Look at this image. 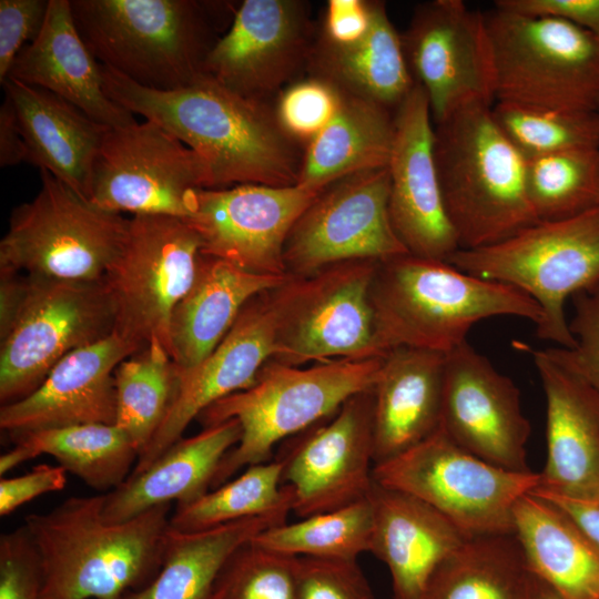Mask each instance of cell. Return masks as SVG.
Segmentation results:
<instances>
[{"mask_svg": "<svg viewBox=\"0 0 599 599\" xmlns=\"http://www.w3.org/2000/svg\"><path fill=\"white\" fill-rule=\"evenodd\" d=\"M370 551L389 570L394 599H420L438 566L467 538L425 501L375 480Z\"/></svg>", "mask_w": 599, "mask_h": 599, "instance_id": "d4e9b609", "label": "cell"}, {"mask_svg": "<svg viewBox=\"0 0 599 599\" xmlns=\"http://www.w3.org/2000/svg\"><path fill=\"white\" fill-rule=\"evenodd\" d=\"M8 79L45 89L108 128L138 122L105 93L101 63L75 28L70 0H50L40 34L19 53Z\"/></svg>", "mask_w": 599, "mask_h": 599, "instance_id": "484cf974", "label": "cell"}, {"mask_svg": "<svg viewBox=\"0 0 599 599\" xmlns=\"http://www.w3.org/2000/svg\"><path fill=\"white\" fill-rule=\"evenodd\" d=\"M67 485L61 466L37 465L26 475L0 480V516H8L26 502L47 493L60 491Z\"/></svg>", "mask_w": 599, "mask_h": 599, "instance_id": "c3c4849f", "label": "cell"}, {"mask_svg": "<svg viewBox=\"0 0 599 599\" xmlns=\"http://www.w3.org/2000/svg\"><path fill=\"white\" fill-rule=\"evenodd\" d=\"M596 110L599 112V99H598V102H597V108Z\"/></svg>", "mask_w": 599, "mask_h": 599, "instance_id": "9f6ffc18", "label": "cell"}, {"mask_svg": "<svg viewBox=\"0 0 599 599\" xmlns=\"http://www.w3.org/2000/svg\"><path fill=\"white\" fill-rule=\"evenodd\" d=\"M532 494L558 506L599 544V496L591 498H571L549 494Z\"/></svg>", "mask_w": 599, "mask_h": 599, "instance_id": "db71d44e", "label": "cell"}, {"mask_svg": "<svg viewBox=\"0 0 599 599\" xmlns=\"http://www.w3.org/2000/svg\"><path fill=\"white\" fill-rule=\"evenodd\" d=\"M114 384L115 425L125 433L140 456L172 405L177 387V367L165 346L158 339H151L119 364Z\"/></svg>", "mask_w": 599, "mask_h": 599, "instance_id": "8d00e7d4", "label": "cell"}, {"mask_svg": "<svg viewBox=\"0 0 599 599\" xmlns=\"http://www.w3.org/2000/svg\"><path fill=\"white\" fill-rule=\"evenodd\" d=\"M241 435L238 420L231 418L180 438L146 469L104 494L103 519L123 522L156 506L185 505L202 497L211 490L222 459Z\"/></svg>", "mask_w": 599, "mask_h": 599, "instance_id": "83f0119b", "label": "cell"}, {"mask_svg": "<svg viewBox=\"0 0 599 599\" xmlns=\"http://www.w3.org/2000/svg\"><path fill=\"white\" fill-rule=\"evenodd\" d=\"M441 432L478 458L512 471H529L531 426L515 383L466 341L445 354Z\"/></svg>", "mask_w": 599, "mask_h": 599, "instance_id": "ffe728a7", "label": "cell"}, {"mask_svg": "<svg viewBox=\"0 0 599 599\" xmlns=\"http://www.w3.org/2000/svg\"><path fill=\"white\" fill-rule=\"evenodd\" d=\"M316 39L302 0H245L211 50L204 73L245 98L272 103L307 69Z\"/></svg>", "mask_w": 599, "mask_h": 599, "instance_id": "ac0fdd59", "label": "cell"}, {"mask_svg": "<svg viewBox=\"0 0 599 599\" xmlns=\"http://www.w3.org/2000/svg\"><path fill=\"white\" fill-rule=\"evenodd\" d=\"M546 395L547 457L531 493L599 496V397L570 349L531 351Z\"/></svg>", "mask_w": 599, "mask_h": 599, "instance_id": "603a6c76", "label": "cell"}, {"mask_svg": "<svg viewBox=\"0 0 599 599\" xmlns=\"http://www.w3.org/2000/svg\"><path fill=\"white\" fill-rule=\"evenodd\" d=\"M394 135L390 110L339 91L333 118L304 148L297 185L325 190L348 175L387 167Z\"/></svg>", "mask_w": 599, "mask_h": 599, "instance_id": "d6a6232c", "label": "cell"}, {"mask_svg": "<svg viewBox=\"0 0 599 599\" xmlns=\"http://www.w3.org/2000/svg\"><path fill=\"white\" fill-rule=\"evenodd\" d=\"M41 187L11 212L0 271L101 281L125 238L129 219L102 210L45 170Z\"/></svg>", "mask_w": 599, "mask_h": 599, "instance_id": "9c48e42d", "label": "cell"}, {"mask_svg": "<svg viewBox=\"0 0 599 599\" xmlns=\"http://www.w3.org/2000/svg\"><path fill=\"white\" fill-rule=\"evenodd\" d=\"M284 283L252 297L203 362L190 369L177 368V387L169 413L131 475L146 469L182 438L189 424L205 408L254 383L274 354Z\"/></svg>", "mask_w": 599, "mask_h": 599, "instance_id": "44dd1931", "label": "cell"}, {"mask_svg": "<svg viewBox=\"0 0 599 599\" xmlns=\"http://www.w3.org/2000/svg\"><path fill=\"white\" fill-rule=\"evenodd\" d=\"M139 347L120 335L75 349L58 362L27 397L0 408L10 438L82 424H115L114 372Z\"/></svg>", "mask_w": 599, "mask_h": 599, "instance_id": "cb8c5ba5", "label": "cell"}, {"mask_svg": "<svg viewBox=\"0 0 599 599\" xmlns=\"http://www.w3.org/2000/svg\"><path fill=\"white\" fill-rule=\"evenodd\" d=\"M445 354L397 347L384 358L374 392V465L433 435L440 425Z\"/></svg>", "mask_w": 599, "mask_h": 599, "instance_id": "4316f807", "label": "cell"}, {"mask_svg": "<svg viewBox=\"0 0 599 599\" xmlns=\"http://www.w3.org/2000/svg\"><path fill=\"white\" fill-rule=\"evenodd\" d=\"M27 274L0 271V341L12 328L26 300Z\"/></svg>", "mask_w": 599, "mask_h": 599, "instance_id": "f5cc1de1", "label": "cell"}, {"mask_svg": "<svg viewBox=\"0 0 599 599\" xmlns=\"http://www.w3.org/2000/svg\"><path fill=\"white\" fill-rule=\"evenodd\" d=\"M323 191L260 184L202 189L191 216L184 220L199 235L202 254L256 274L288 275L287 236Z\"/></svg>", "mask_w": 599, "mask_h": 599, "instance_id": "d6986e66", "label": "cell"}, {"mask_svg": "<svg viewBox=\"0 0 599 599\" xmlns=\"http://www.w3.org/2000/svg\"><path fill=\"white\" fill-rule=\"evenodd\" d=\"M529 571L564 599H599V544L568 514L532 494L514 508Z\"/></svg>", "mask_w": 599, "mask_h": 599, "instance_id": "4dcf8cb0", "label": "cell"}, {"mask_svg": "<svg viewBox=\"0 0 599 599\" xmlns=\"http://www.w3.org/2000/svg\"><path fill=\"white\" fill-rule=\"evenodd\" d=\"M526 190L539 222L570 219L599 206V148L526 160Z\"/></svg>", "mask_w": 599, "mask_h": 599, "instance_id": "ab89813d", "label": "cell"}, {"mask_svg": "<svg viewBox=\"0 0 599 599\" xmlns=\"http://www.w3.org/2000/svg\"><path fill=\"white\" fill-rule=\"evenodd\" d=\"M296 559L250 541L223 566L214 599H296Z\"/></svg>", "mask_w": 599, "mask_h": 599, "instance_id": "b9f144b4", "label": "cell"}, {"mask_svg": "<svg viewBox=\"0 0 599 599\" xmlns=\"http://www.w3.org/2000/svg\"><path fill=\"white\" fill-rule=\"evenodd\" d=\"M374 527L372 504L366 497L332 511L270 527L252 544L293 557L356 561L370 551Z\"/></svg>", "mask_w": 599, "mask_h": 599, "instance_id": "f35d334b", "label": "cell"}, {"mask_svg": "<svg viewBox=\"0 0 599 599\" xmlns=\"http://www.w3.org/2000/svg\"><path fill=\"white\" fill-rule=\"evenodd\" d=\"M283 465L268 460L251 465L237 477L185 505H176L170 527L195 532L222 525L293 509L294 494L282 483Z\"/></svg>", "mask_w": 599, "mask_h": 599, "instance_id": "74e56055", "label": "cell"}, {"mask_svg": "<svg viewBox=\"0 0 599 599\" xmlns=\"http://www.w3.org/2000/svg\"><path fill=\"white\" fill-rule=\"evenodd\" d=\"M496 8L575 24L599 39V0H498Z\"/></svg>", "mask_w": 599, "mask_h": 599, "instance_id": "f907efd6", "label": "cell"}, {"mask_svg": "<svg viewBox=\"0 0 599 599\" xmlns=\"http://www.w3.org/2000/svg\"><path fill=\"white\" fill-rule=\"evenodd\" d=\"M372 21V0H329L323 14L322 40L345 45L363 38Z\"/></svg>", "mask_w": 599, "mask_h": 599, "instance_id": "681fc988", "label": "cell"}, {"mask_svg": "<svg viewBox=\"0 0 599 599\" xmlns=\"http://www.w3.org/2000/svg\"><path fill=\"white\" fill-rule=\"evenodd\" d=\"M28 160V148L10 98L4 94L0 108V165H18Z\"/></svg>", "mask_w": 599, "mask_h": 599, "instance_id": "816d5d0a", "label": "cell"}, {"mask_svg": "<svg viewBox=\"0 0 599 599\" xmlns=\"http://www.w3.org/2000/svg\"><path fill=\"white\" fill-rule=\"evenodd\" d=\"M293 489L300 518L348 506L368 496L374 467L373 388L298 433L276 458Z\"/></svg>", "mask_w": 599, "mask_h": 599, "instance_id": "e0dca14e", "label": "cell"}, {"mask_svg": "<svg viewBox=\"0 0 599 599\" xmlns=\"http://www.w3.org/2000/svg\"><path fill=\"white\" fill-rule=\"evenodd\" d=\"M211 189L206 162L158 123L109 129L97 153L87 200L114 213L191 216Z\"/></svg>", "mask_w": 599, "mask_h": 599, "instance_id": "5bb4252c", "label": "cell"}, {"mask_svg": "<svg viewBox=\"0 0 599 599\" xmlns=\"http://www.w3.org/2000/svg\"><path fill=\"white\" fill-rule=\"evenodd\" d=\"M14 447L0 457V475L48 454L59 466L98 491L121 486L138 461V451L115 424H82L12 437Z\"/></svg>", "mask_w": 599, "mask_h": 599, "instance_id": "e575fe53", "label": "cell"}, {"mask_svg": "<svg viewBox=\"0 0 599 599\" xmlns=\"http://www.w3.org/2000/svg\"><path fill=\"white\" fill-rule=\"evenodd\" d=\"M434 153L459 248L488 246L539 222L527 195L526 159L491 105L467 103L436 123Z\"/></svg>", "mask_w": 599, "mask_h": 599, "instance_id": "5b68a950", "label": "cell"}, {"mask_svg": "<svg viewBox=\"0 0 599 599\" xmlns=\"http://www.w3.org/2000/svg\"><path fill=\"white\" fill-rule=\"evenodd\" d=\"M520 599H564L532 573Z\"/></svg>", "mask_w": 599, "mask_h": 599, "instance_id": "11a10c76", "label": "cell"}, {"mask_svg": "<svg viewBox=\"0 0 599 599\" xmlns=\"http://www.w3.org/2000/svg\"><path fill=\"white\" fill-rule=\"evenodd\" d=\"M394 121L387 165L393 227L409 254L447 261L459 244L443 201L429 102L418 83L396 109Z\"/></svg>", "mask_w": 599, "mask_h": 599, "instance_id": "7402d4cb", "label": "cell"}, {"mask_svg": "<svg viewBox=\"0 0 599 599\" xmlns=\"http://www.w3.org/2000/svg\"><path fill=\"white\" fill-rule=\"evenodd\" d=\"M384 358L338 359L306 368L267 361L250 387L219 399L197 417L204 428L231 418L242 428L240 441L222 459L211 489L242 468L271 460L276 444L373 388Z\"/></svg>", "mask_w": 599, "mask_h": 599, "instance_id": "8992f818", "label": "cell"}, {"mask_svg": "<svg viewBox=\"0 0 599 599\" xmlns=\"http://www.w3.org/2000/svg\"><path fill=\"white\" fill-rule=\"evenodd\" d=\"M296 599H376L357 561L297 557Z\"/></svg>", "mask_w": 599, "mask_h": 599, "instance_id": "ee69618b", "label": "cell"}, {"mask_svg": "<svg viewBox=\"0 0 599 599\" xmlns=\"http://www.w3.org/2000/svg\"><path fill=\"white\" fill-rule=\"evenodd\" d=\"M290 512L281 510L195 532L170 527L156 576L119 599H214L217 577L233 552L263 530L285 522Z\"/></svg>", "mask_w": 599, "mask_h": 599, "instance_id": "836d02e7", "label": "cell"}, {"mask_svg": "<svg viewBox=\"0 0 599 599\" xmlns=\"http://www.w3.org/2000/svg\"><path fill=\"white\" fill-rule=\"evenodd\" d=\"M27 277L23 305L0 341L1 406L34 392L71 352L114 333V309L102 280Z\"/></svg>", "mask_w": 599, "mask_h": 599, "instance_id": "4fadbf2b", "label": "cell"}, {"mask_svg": "<svg viewBox=\"0 0 599 599\" xmlns=\"http://www.w3.org/2000/svg\"><path fill=\"white\" fill-rule=\"evenodd\" d=\"M200 253V237L184 219H129L123 244L102 278L114 309V333L139 349L158 339L171 355L172 313L193 282Z\"/></svg>", "mask_w": 599, "mask_h": 599, "instance_id": "7c38bea8", "label": "cell"}, {"mask_svg": "<svg viewBox=\"0 0 599 599\" xmlns=\"http://www.w3.org/2000/svg\"><path fill=\"white\" fill-rule=\"evenodd\" d=\"M339 91L318 78L296 80L276 98L275 112L284 130L298 143L307 144L331 121Z\"/></svg>", "mask_w": 599, "mask_h": 599, "instance_id": "7bdbcfd3", "label": "cell"}, {"mask_svg": "<svg viewBox=\"0 0 599 599\" xmlns=\"http://www.w3.org/2000/svg\"><path fill=\"white\" fill-rule=\"evenodd\" d=\"M530 576L514 534L469 537L438 566L420 599H520Z\"/></svg>", "mask_w": 599, "mask_h": 599, "instance_id": "d590c367", "label": "cell"}, {"mask_svg": "<svg viewBox=\"0 0 599 599\" xmlns=\"http://www.w3.org/2000/svg\"><path fill=\"white\" fill-rule=\"evenodd\" d=\"M387 167L358 172L327 186L292 227L288 275L304 277L333 264L385 261L408 253L389 215Z\"/></svg>", "mask_w": 599, "mask_h": 599, "instance_id": "9a60e30c", "label": "cell"}, {"mask_svg": "<svg viewBox=\"0 0 599 599\" xmlns=\"http://www.w3.org/2000/svg\"><path fill=\"white\" fill-rule=\"evenodd\" d=\"M485 20L496 102L596 110L599 99L596 35L557 18L499 8L485 13Z\"/></svg>", "mask_w": 599, "mask_h": 599, "instance_id": "ba28073f", "label": "cell"}, {"mask_svg": "<svg viewBox=\"0 0 599 599\" xmlns=\"http://www.w3.org/2000/svg\"><path fill=\"white\" fill-rule=\"evenodd\" d=\"M288 276L252 273L200 253L193 282L174 307L170 323L171 356L177 368L190 369L203 362L245 304Z\"/></svg>", "mask_w": 599, "mask_h": 599, "instance_id": "f1b7e54d", "label": "cell"}, {"mask_svg": "<svg viewBox=\"0 0 599 599\" xmlns=\"http://www.w3.org/2000/svg\"><path fill=\"white\" fill-rule=\"evenodd\" d=\"M379 261L329 265L283 285V304L271 359L301 367L316 362L385 357L370 287Z\"/></svg>", "mask_w": 599, "mask_h": 599, "instance_id": "8fae6325", "label": "cell"}, {"mask_svg": "<svg viewBox=\"0 0 599 599\" xmlns=\"http://www.w3.org/2000/svg\"><path fill=\"white\" fill-rule=\"evenodd\" d=\"M2 87L13 103L26 140L27 162L48 171L87 199L97 153L111 128L45 89L13 79Z\"/></svg>", "mask_w": 599, "mask_h": 599, "instance_id": "f546056e", "label": "cell"}, {"mask_svg": "<svg viewBox=\"0 0 599 599\" xmlns=\"http://www.w3.org/2000/svg\"><path fill=\"white\" fill-rule=\"evenodd\" d=\"M493 115L526 160L539 155L599 148V112L496 102Z\"/></svg>", "mask_w": 599, "mask_h": 599, "instance_id": "60d3db41", "label": "cell"}, {"mask_svg": "<svg viewBox=\"0 0 599 599\" xmlns=\"http://www.w3.org/2000/svg\"><path fill=\"white\" fill-rule=\"evenodd\" d=\"M370 300L387 353L412 347L447 354L481 319L509 315L537 325L542 316L535 300L510 285L409 253L379 261Z\"/></svg>", "mask_w": 599, "mask_h": 599, "instance_id": "277c9868", "label": "cell"}, {"mask_svg": "<svg viewBox=\"0 0 599 599\" xmlns=\"http://www.w3.org/2000/svg\"><path fill=\"white\" fill-rule=\"evenodd\" d=\"M448 263L474 276L510 285L537 302V336L573 349L565 315L569 296L599 281V206L580 215L538 222L478 248H459Z\"/></svg>", "mask_w": 599, "mask_h": 599, "instance_id": "52a82bcc", "label": "cell"}, {"mask_svg": "<svg viewBox=\"0 0 599 599\" xmlns=\"http://www.w3.org/2000/svg\"><path fill=\"white\" fill-rule=\"evenodd\" d=\"M376 483L425 501L467 537L514 534V508L539 483V473L489 464L438 428L407 451L375 464Z\"/></svg>", "mask_w": 599, "mask_h": 599, "instance_id": "30bf717a", "label": "cell"}, {"mask_svg": "<svg viewBox=\"0 0 599 599\" xmlns=\"http://www.w3.org/2000/svg\"><path fill=\"white\" fill-rule=\"evenodd\" d=\"M50 0L0 1V83L8 80L10 69L24 47L40 34Z\"/></svg>", "mask_w": 599, "mask_h": 599, "instance_id": "bcb514c9", "label": "cell"}, {"mask_svg": "<svg viewBox=\"0 0 599 599\" xmlns=\"http://www.w3.org/2000/svg\"><path fill=\"white\" fill-rule=\"evenodd\" d=\"M402 42L408 68L425 91L434 123L460 106L495 101L494 63L485 13L461 0L415 8Z\"/></svg>", "mask_w": 599, "mask_h": 599, "instance_id": "2e32d148", "label": "cell"}, {"mask_svg": "<svg viewBox=\"0 0 599 599\" xmlns=\"http://www.w3.org/2000/svg\"><path fill=\"white\" fill-rule=\"evenodd\" d=\"M40 556L24 524L0 536V599H42Z\"/></svg>", "mask_w": 599, "mask_h": 599, "instance_id": "f6af8a7d", "label": "cell"}, {"mask_svg": "<svg viewBox=\"0 0 599 599\" xmlns=\"http://www.w3.org/2000/svg\"><path fill=\"white\" fill-rule=\"evenodd\" d=\"M83 42L102 64L151 90L173 91L204 73L238 6L207 0H70Z\"/></svg>", "mask_w": 599, "mask_h": 599, "instance_id": "3957f363", "label": "cell"}, {"mask_svg": "<svg viewBox=\"0 0 599 599\" xmlns=\"http://www.w3.org/2000/svg\"><path fill=\"white\" fill-rule=\"evenodd\" d=\"M108 97L153 121L207 164L211 189L297 185L304 150L281 125L272 103L235 93L203 73L191 84L158 91L101 64Z\"/></svg>", "mask_w": 599, "mask_h": 599, "instance_id": "6da1fadb", "label": "cell"}, {"mask_svg": "<svg viewBox=\"0 0 599 599\" xmlns=\"http://www.w3.org/2000/svg\"><path fill=\"white\" fill-rule=\"evenodd\" d=\"M103 505L104 494L73 496L24 517L41 560L42 599H119L159 572L172 504L114 524L103 519Z\"/></svg>", "mask_w": 599, "mask_h": 599, "instance_id": "7a4b0ae2", "label": "cell"}, {"mask_svg": "<svg viewBox=\"0 0 599 599\" xmlns=\"http://www.w3.org/2000/svg\"><path fill=\"white\" fill-rule=\"evenodd\" d=\"M571 297L575 312L569 328L577 345L570 353L599 397V281Z\"/></svg>", "mask_w": 599, "mask_h": 599, "instance_id": "7dc6e473", "label": "cell"}, {"mask_svg": "<svg viewBox=\"0 0 599 599\" xmlns=\"http://www.w3.org/2000/svg\"><path fill=\"white\" fill-rule=\"evenodd\" d=\"M309 77L341 92L397 109L415 85L402 34L393 26L386 4L372 1V21L359 40L336 45L316 35L307 69Z\"/></svg>", "mask_w": 599, "mask_h": 599, "instance_id": "1f68e13d", "label": "cell"}]
</instances>
